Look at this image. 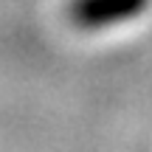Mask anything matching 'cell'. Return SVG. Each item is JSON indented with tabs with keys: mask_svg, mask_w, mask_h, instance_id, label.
Masks as SVG:
<instances>
[{
	"mask_svg": "<svg viewBox=\"0 0 152 152\" xmlns=\"http://www.w3.org/2000/svg\"><path fill=\"white\" fill-rule=\"evenodd\" d=\"M149 9V0H71L68 17L73 26L96 31L130 23Z\"/></svg>",
	"mask_w": 152,
	"mask_h": 152,
	"instance_id": "6da1fadb",
	"label": "cell"
}]
</instances>
